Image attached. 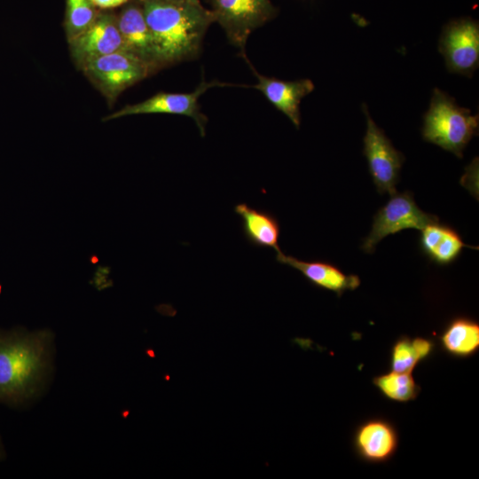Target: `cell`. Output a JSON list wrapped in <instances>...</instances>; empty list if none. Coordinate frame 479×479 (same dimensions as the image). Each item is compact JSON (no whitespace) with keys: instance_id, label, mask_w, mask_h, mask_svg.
<instances>
[{"instance_id":"obj_18","label":"cell","mask_w":479,"mask_h":479,"mask_svg":"<svg viewBox=\"0 0 479 479\" xmlns=\"http://www.w3.org/2000/svg\"><path fill=\"white\" fill-rule=\"evenodd\" d=\"M435 343L427 338L401 336L390 350V368L397 373H412L415 366L431 355Z\"/></svg>"},{"instance_id":"obj_10","label":"cell","mask_w":479,"mask_h":479,"mask_svg":"<svg viewBox=\"0 0 479 479\" xmlns=\"http://www.w3.org/2000/svg\"><path fill=\"white\" fill-rule=\"evenodd\" d=\"M68 43L71 56L80 68L98 57L127 51L118 28L117 17L111 13L99 12L96 21Z\"/></svg>"},{"instance_id":"obj_4","label":"cell","mask_w":479,"mask_h":479,"mask_svg":"<svg viewBox=\"0 0 479 479\" xmlns=\"http://www.w3.org/2000/svg\"><path fill=\"white\" fill-rule=\"evenodd\" d=\"M81 69L108 100L152 72L142 59L125 51L93 59Z\"/></svg>"},{"instance_id":"obj_16","label":"cell","mask_w":479,"mask_h":479,"mask_svg":"<svg viewBox=\"0 0 479 479\" xmlns=\"http://www.w3.org/2000/svg\"><path fill=\"white\" fill-rule=\"evenodd\" d=\"M421 231L420 247L425 255L438 264L453 262L467 247L459 235L438 222L426 225Z\"/></svg>"},{"instance_id":"obj_2","label":"cell","mask_w":479,"mask_h":479,"mask_svg":"<svg viewBox=\"0 0 479 479\" xmlns=\"http://www.w3.org/2000/svg\"><path fill=\"white\" fill-rule=\"evenodd\" d=\"M144 16L161 67L197 56L208 26L211 11L200 3L143 0Z\"/></svg>"},{"instance_id":"obj_8","label":"cell","mask_w":479,"mask_h":479,"mask_svg":"<svg viewBox=\"0 0 479 479\" xmlns=\"http://www.w3.org/2000/svg\"><path fill=\"white\" fill-rule=\"evenodd\" d=\"M362 107L367 122L363 153L367 159L369 172L378 192H388L392 196L397 193L396 185L404 156L393 146L384 131L373 122L366 106L363 104Z\"/></svg>"},{"instance_id":"obj_21","label":"cell","mask_w":479,"mask_h":479,"mask_svg":"<svg viewBox=\"0 0 479 479\" xmlns=\"http://www.w3.org/2000/svg\"><path fill=\"white\" fill-rule=\"evenodd\" d=\"M96 8L111 9L121 6L129 2V0H90Z\"/></svg>"},{"instance_id":"obj_15","label":"cell","mask_w":479,"mask_h":479,"mask_svg":"<svg viewBox=\"0 0 479 479\" xmlns=\"http://www.w3.org/2000/svg\"><path fill=\"white\" fill-rule=\"evenodd\" d=\"M234 212L242 221V232L247 241L256 247L280 250L279 240L280 225L271 213L253 208L247 203H239Z\"/></svg>"},{"instance_id":"obj_13","label":"cell","mask_w":479,"mask_h":479,"mask_svg":"<svg viewBox=\"0 0 479 479\" xmlns=\"http://www.w3.org/2000/svg\"><path fill=\"white\" fill-rule=\"evenodd\" d=\"M258 82L253 87L260 90L269 102L283 113L299 129L301 123V100L313 91L315 86L310 79L283 81L260 75L249 64Z\"/></svg>"},{"instance_id":"obj_7","label":"cell","mask_w":479,"mask_h":479,"mask_svg":"<svg viewBox=\"0 0 479 479\" xmlns=\"http://www.w3.org/2000/svg\"><path fill=\"white\" fill-rule=\"evenodd\" d=\"M438 49L450 73L471 77L479 67V24L471 18L452 20L441 33Z\"/></svg>"},{"instance_id":"obj_9","label":"cell","mask_w":479,"mask_h":479,"mask_svg":"<svg viewBox=\"0 0 479 479\" xmlns=\"http://www.w3.org/2000/svg\"><path fill=\"white\" fill-rule=\"evenodd\" d=\"M216 86H232V84L202 81L192 92L170 93L159 92L151 98L134 104L128 105L117 112L104 118V121L121 118L128 115L143 114H169L191 117L194 120L201 137L205 136L207 117L200 113L198 100L208 89Z\"/></svg>"},{"instance_id":"obj_3","label":"cell","mask_w":479,"mask_h":479,"mask_svg":"<svg viewBox=\"0 0 479 479\" xmlns=\"http://www.w3.org/2000/svg\"><path fill=\"white\" fill-rule=\"evenodd\" d=\"M423 119V139L459 158H462L463 150L477 134L479 126L478 114L472 115L469 109L459 106L452 97L437 88L433 90Z\"/></svg>"},{"instance_id":"obj_24","label":"cell","mask_w":479,"mask_h":479,"mask_svg":"<svg viewBox=\"0 0 479 479\" xmlns=\"http://www.w3.org/2000/svg\"><path fill=\"white\" fill-rule=\"evenodd\" d=\"M134 1H137V2L141 3L143 0H134Z\"/></svg>"},{"instance_id":"obj_1","label":"cell","mask_w":479,"mask_h":479,"mask_svg":"<svg viewBox=\"0 0 479 479\" xmlns=\"http://www.w3.org/2000/svg\"><path fill=\"white\" fill-rule=\"evenodd\" d=\"M49 330H0V404L20 406L43 389L52 361Z\"/></svg>"},{"instance_id":"obj_22","label":"cell","mask_w":479,"mask_h":479,"mask_svg":"<svg viewBox=\"0 0 479 479\" xmlns=\"http://www.w3.org/2000/svg\"><path fill=\"white\" fill-rule=\"evenodd\" d=\"M174 3H189V4H196L200 3V0H167Z\"/></svg>"},{"instance_id":"obj_23","label":"cell","mask_w":479,"mask_h":479,"mask_svg":"<svg viewBox=\"0 0 479 479\" xmlns=\"http://www.w3.org/2000/svg\"><path fill=\"white\" fill-rule=\"evenodd\" d=\"M4 456H5L4 448L0 439V460H2L4 458Z\"/></svg>"},{"instance_id":"obj_20","label":"cell","mask_w":479,"mask_h":479,"mask_svg":"<svg viewBox=\"0 0 479 479\" xmlns=\"http://www.w3.org/2000/svg\"><path fill=\"white\" fill-rule=\"evenodd\" d=\"M99 12L90 0H67L65 27L67 41L85 32L96 21Z\"/></svg>"},{"instance_id":"obj_17","label":"cell","mask_w":479,"mask_h":479,"mask_svg":"<svg viewBox=\"0 0 479 479\" xmlns=\"http://www.w3.org/2000/svg\"><path fill=\"white\" fill-rule=\"evenodd\" d=\"M443 349L457 357H468L479 349V325L467 318L452 320L440 336Z\"/></svg>"},{"instance_id":"obj_14","label":"cell","mask_w":479,"mask_h":479,"mask_svg":"<svg viewBox=\"0 0 479 479\" xmlns=\"http://www.w3.org/2000/svg\"><path fill=\"white\" fill-rule=\"evenodd\" d=\"M278 263L288 265L300 271L312 285L333 291L341 296L347 290H355L360 285L357 275H347L336 266L322 261H303L292 255L276 251Z\"/></svg>"},{"instance_id":"obj_6","label":"cell","mask_w":479,"mask_h":479,"mask_svg":"<svg viewBox=\"0 0 479 479\" xmlns=\"http://www.w3.org/2000/svg\"><path fill=\"white\" fill-rule=\"evenodd\" d=\"M435 222H438V218L419 208L410 192L395 193L375 215L372 230L361 247L372 254L386 236L404 229L422 230Z\"/></svg>"},{"instance_id":"obj_5","label":"cell","mask_w":479,"mask_h":479,"mask_svg":"<svg viewBox=\"0 0 479 479\" xmlns=\"http://www.w3.org/2000/svg\"><path fill=\"white\" fill-rule=\"evenodd\" d=\"M211 12L215 21L245 57L249 35L274 17L276 10L270 0H212Z\"/></svg>"},{"instance_id":"obj_19","label":"cell","mask_w":479,"mask_h":479,"mask_svg":"<svg viewBox=\"0 0 479 479\" xmlns=\"http://www.w3.org/2000/svg\"><path fill=\"white\" fill-rule=\"evenodd\" d=\"M373 383L385 397L397 402L414 400L420 391L412 373L391 371L375 376Z\"/></svg>"},{"instance_id":"obj_12","label":"cell","mask_w":479,"mask_h":479,"mask_svg":"<svg viewBox=\"0 0 479 479\" xmlns=\"http://www.w3.org/2000/svg\"><path fill=\"white\" fill-rule=\"evenodd\" d=\"M116 17L127 51L142 59L152 72L161 67L141 3L134 1L122 9Z\"/></svg>"},{"instance_id":"obj_11","label":"cell","mask_w":479,"mask_h":479,"mask_svg":"<svg viewBox=\"0 0 479 479\" xmlns=\"http://www.w3.org/2000/svg\"><path fill=\"white\" fill-rule=\"evenodd\" d=\"M354 447L360 458L369 463H384L398 447V433L386 419H369L360 424L354 435Z\"/></svg>"}]
</instances>
